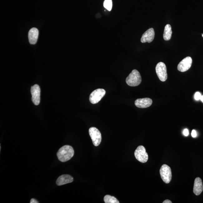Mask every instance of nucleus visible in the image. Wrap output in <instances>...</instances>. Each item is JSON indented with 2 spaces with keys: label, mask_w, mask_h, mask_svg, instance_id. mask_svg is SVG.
Masks as SVG:
<instances>
[{
  "label": "nucleus",
  "mask_w": 203,
  "mask_h": 203,
  "mask_svg": "<svg viewBox=\"0 0 203 203\" xmlns=\"http://www.w3.org/2000/svg\"><path fill=\"white\" fill-rule=\"evenodd\" d=\"M183 133L184 136H188L189 134V131L187 129H184Z\"/></svg>",
  "instance_id": "obj_19"
},
{
  "label": "nucleus",
  "mask_w": 203,
  "mask_h": 203,
  "mask_svg": "<svg viewBox=\"0 0 203 203\" xmlns=\"http://www.w3.org/2000/svg\"><path fill=\"white\" fill-rule=\"evenodd\" d=\"M112 0H105L104 3V6L109 11H111L112 8Z\"/></svg>",
  "instance_id": "obj_17"
},
{
  "label": "nucleus",
  "mask_w": 203,
  "mask_h": 203,
  "mask_svg": "<svg viewBox=\"0 0 203 203\" xmlns=\"http://www.w3.org/2000/svg\"><path fill=\"white\" fill-rule=\"evenodd\" d=\"M163 203H172V202H171V201H170L169 200H166L165 201H164Z\"/></svg>",
  "instance_id": "obj_22"
},
{
  "label": "nucleus",
  "mask_w": 203,
  "mask_h": 203,
  "mask_svg": "<svg viewBox=\"0 0 203 203\" xmlns=\"http://www.w3.org/2000/svg\"><path fill=\"white\" fill-rule=\"evenodd\" d=\"M74 155L73 147L69 145H65L61 147L57 153L58 160L61 162H65L71 160Z\"/></svg>",
  "instance_id": "obj_1"
},
{
  "label": "nucleus",
  "mask_w": 203,
  "mask_h": 203,
  "mask_svg": "<svg viewBox=\"0 0 203 203\" xmlns=\"http://www.w3.org/2000/svg\"><path fill=\"white\" fill-rule=\"evenodd\" d=\"M106 93L105 90L101 88L94 90L90 94V96L89 100L90 102L92 104H97L101 100Z\"/></svg>",
  "instance_id": "obj_6"
},
{
  "label": "nucleus",
  "mask_w": 203,
  "mask_h": 203,
  "mask_svg": "<svg viewBox=\"0 0 203 203\" xmlns=\"http://www.w3.org/2000/svg\"><path fill=\"white\" fill-rule=\"evenodd\" d=\"M30 203H38V201L34 199H32L30 201Z\"/></svg>",
  "instance_id": "obj_21"
},
{
  "label": "nucleus",
  "mask_w": 203,
  "mask_h": 203,
  "mask_svg": "<svg viewBox=\"0 0 203 203\" xmlns=\"http://www.w3.org/2000/svg\"><path fill=\"white\" fill-rule=\"evenodd\" d=\"M89 133L93 145L95 146H98L102 140L101 134L100 131L95 127H91L89 129Z\"/></svg>",
  "instance_id": "obj_7"
},
{
  "label": "nucleus",
  "mask_w": 203,
  "mask_h": 203,
  "mask_svg": "<svg viewBox=\"0 0 203 203\" xmlns=\"http://www.w3.org/2000/svg\"><path fill=\"white\" fill-rule=\"evenodd\" d=\"M201 100L202 102L203 103V96H202L201 98Z\"/></svg>",
  "instance_id": "obj_23"
},
{
  "label": "nucleus",
  "mask_w": 203,
  "mask_h": 203,
  "mask_svg": "<svg viewBox=\"0 0 203 203\" xmlns=\"http://www.w3.org/2000/svg\"><path fill=\"white\" fill-rule=\"evenodd\" d=\"M152 100L149 98L138 99L135 102V104L138 108H144L148 107L152 104Z\"/></svg>",
  "instance_id": "obj_11"
},
{
  "label": "nucleus",
  "mask_w": 203,
  "mask_h": 203,
  "mask_svg": "<svg viewBox=\"0 0 203 203\" xmlns=\"http://www.w3.org/2000/svg\"><path fill=\"white\" fill-rule=\"evenodd\" d=\"M104 201L106 203H119V201L115 197L110 195H106L104 197Z\"/></svg>",
  "instance_id": "obj_16"
},
{
  "label": "nucleus",
  "mask_w": 203,
  "mask_h": 203,
  "mask_svg": "<svg viewBox=\"0 0 203 203\" xmlns=\"http://www.w3.org/2000/svg\"><path fill=\"white\" fill-rule=\"evenodd\" d=\"M160 171L162 181L166 184L170 182L172 177L170 167L167 165H163L161 167Z\"/></svg>",
  "instance_id": "obj_4"
},
{
  "label": "nucleus",
  "mask_w": 203,
  "mask_h": 203,
  "mask_svg": "<svg viewBox=\"0 0 203 203\" xmlns=\"http://www.w3.org/2000/svg\"><path fill=\"white\" fill-rule=\"evenodd\" d=\"M191 136L193 138H195L196 137L197 133L196 131L195 130H193L191 132Z\"/></svg>",
  "instance_id": "obj_20"
},
{
  "label": "nucleus",
  "mask_w": 203,
  "mask_h": 203,
  "mask_svg": "<svg viewBox=\"0 0 203 203\" xmlns=\"http://www.w3.org/2000/svg\"><path fill=\"white\" fill-rule=\"evenodd\" d=\"M39 32L37 29L33 27L29 30L28 32V39L29 43L32 45H35L37 41Z\"/></svg>",
  "instance_id": "obj_13"
},
{
  "label": "nucleus",
  "mask_w": 203,
  "mask_h": 203,
  "mask_svg": "<svg viewBox=\"0 0 203 203\" xmlns=\"http://www.w3.org/2000/svg\"><path fill=\"white\" fill-rule=\"evenodd\" d=\"M155 34L154 29L153 28L149 29L142 35L141 39V42L143 43L146 42L151 43L154 39Z\"/></svg>",
  "instance_id": "obj_10"
},
{
  "label": "nucleus",
  "mask_w": 203,
  "mask_h": 203,
  "mask_svg": "<svg viewBox=\"0 0 203 203\" xmlns=\"http://www.w3.org/2000/svg\"><path fill=\"white\" fill-rule=\"evenodd\" d=\"M134 155L136 160L142 163H145L148 160V154L143 146H140L137 147L135 151Z\"/></svg>",
  "instance_id": "obj_3"
},
{
  "label": "nucleus",
  "mask_w": 203,
  "mask_h": 203,
  "mask_svg": "<svg viewBox=\"0 0 203 203\" xmlns=\"http://www.w3.org/2000/svg\"><path fill=\"white\" fill-rule=\"evenodd\" d=\"M73 181V178L72 177L68 175H63L57 179L56 184L57 185L61 186L70 183L72 182Z\"/></svg>",
  "instance_id": "obj_12"
},
{
  "label": "nucleus",
  "mask_w": 203,
  "mask_h": 203,
  "mask_svg": "<svg viewBox=\"0 0 203 203\" xmlns=\"http://www.w3.org/2000/svg\"><path fill=\"white\" fill-rule=\"evenodd\" d=\"M31 92L32 102L36 106H38L40 101V88L39 86L36 84L31 87Z\"/></svg>",
  "instance_id": "obj_8"
},
{
  "label": "nucleus",
  "mask_w": 203,
  "mask_h": 203,
  "mask_svg": "<svg viewBox=\"0 0 203 203\" xmlns=\"http://www.w3.org/2000/svg\"><path fill=\"white\" fill-rule=\"evenodd\" d=\"M172 31L170 25H166L163 34V38L166 41H168L171 39L172 34Z\"/></svg>",
  "instance_id": "obj_15"
},
{
  "label": "nucleus",
  "mask_w": 203,
  "mask_h": 203,
  "mask_svg": "<svg viewBox=\"0 0 203 203\" xmlns=\"http://www.w3.org/2000/svg\"><path fill=\"white\" fill-rule=\"evenodd\" d=\"M126 82L128 86L135 87L139 85L141 82V77L139 72L137 70H133L130 75L127 77Z\"/></svg>",
  "instance_id": "obj_2"
},
{
  "label": "nucleus",
  "mask_w": 203,
  "mask_h": 203,
  "mask_svg": "<svg viewBox=\"0 0 203 203\" xmlns=\"http://www.w3.org/2000/svg\"><path fill=\"white\" fill-rule=\"evenodd\" d=\"M203 190V186L202 180L199 177L195 179L193 187V193L195 195H200Z\"/></svg>",
  "instance_id": "obj_14"
},
{
  "label": "nucleus",
  "mask_w": 203,
  "mask_h": 203,
  "mask_svg": "<svg viewBox=\"0 0 203 203\" xmlns=\"http://www.w3.org/2000/svg\"><path fill=\"white\" fill-rule=\"evenodd\" d=\"M202 37H203V34L202 35Z\"/></svg>",
  "instance_id": "obj_24"
},
{
  "label": "nucleus",
  "mask_w": 203,
  "mask_h": 203,
  "mask_svg": "<svg viewBox=\"0 0 203 203\" xmlns=\"http://www.w3.org/2000/svg\"><path fill=\"white\" fill-rule=\"evenodd\" d=\"M202 97L201 94L199 92H197L195 93V98L196 100L198 101L201 99V98Z\"/></svg>",
  "instance_id": "obj_18"
},
{
  "label": "nucleus",
  "mask_w": 203,
  "mask_h": 203,
  "mask_svg": "<svg viewBox=\"0 0 203 203\" xmlns=\"http://www.w3.org/2000/svg\"><path fill=\"white\" fill-rule=\"evenodd\" d=\"M156 69L157 75L160 81L162 82H165L167 80V68L164 62H159L156 66Z\"/></svg>",
  "instance_id": "obj_5"
},
{
  "label": "nucleus",
  "mask_w": 203,
  "mask_h": 203,
  "mask_svg": "<svg viewBox=\"0 0 203 203\" xmlns=\"http://www.w3.org/2000/svg\"><path fill=\"white\" fill-rule=\"evenodd\" d=\"M192 63V60L191 57H186L179 63L178 66V69L179 71L181 72L187 71L191 67Z\"/></svg>",
  "instance_id": "obj_9"
}]
</instances>
